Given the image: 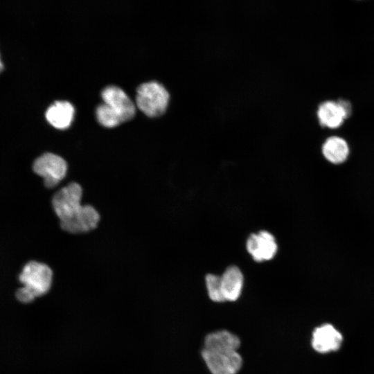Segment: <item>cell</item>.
I'll return each instance as SVG.
<instances>
[{"mask_svg": "<svg viewBox=\"0 0 374 374\" xmlns=\"http://www.w3.org/2000/svg\"><path fill=\"white\" fill-rule=\"evenodd\" d=\"M202 357L212 374H236L242 366L237 350L203 349Z\"/></svg>", "mask_w": 374, "mask_h": 374, "instance_id": "obj_5", "label": "cell"}, {"mask_svg": "<svg viewBox=\"0 0 374 374\" xmlns=\"http://www.w3.org/2000/svg\"><path fill=\"white\" fill-rule=\"evenodd\" d=\"M220 276L224 300H237L241 294L244 282L240 269L235 265L229 266Z\"/></svg>", "mask_w": 374, "mask_h": 374, "instance_id": "obj_12", "label": "cell"}, {"mask_svg": "<svg viewBox=\"0 0 374 374\" xmlns=\"http://www.w3.org/2000/svg\"><path fill=\"white\" fill-rule=\"evenodd\" d=\"M73 105L66 100H57L48 107L46 112L47 121L57 129L69 127L74 117Z\"/></svg>", "mask_w": 374, "mask_h": 374, "instance_id": "obj_11", "label": "cell"}, {"mask_svg": "<svg viewBox=\"0 0 374 374\" xmlns=\"http://www.w3.org/2000/svg\"><path fill=\"white\" fill-rule=\"evenodd\" d=\"M350 103L345 100L325 101L321 103L317 111V116L321 126L337 128L351 114Z\"/></svg>", "mask_w": 374, "mask_h": 374, "instance_id": "obj_6", "label": "cell"}, {"mask_svg": "<svg viewBox=\"0 0 374 374\" xmlns=\"http://www.w3.org/2000/svg\"><path fill=\"white\" fill-rule=\"evenodd\" d=\"M170 98L166 87L157 81L144 82L136 89V106L150 117L163 115L168 109Z\"/></svg>", "mask_w": 374, "mask_h": 374, "instance_id": "obj_3", "label": "cell"}, {"mask_svg": "<svg viewBox=\"0 0 374 374\" xmlns=\"http://www.w3.org/2000/svg\"><path fill=\"white\" fill-rule=\"evenodd\" d=\"M98 121L104 127H114L123 123L121 118L104 103L96 109Z\"/></svg>", "mask_w": 374, "mask_h": 374, "instance_id": "obj_14", "label": "cell"}, {"mask_svg": "<svg viewBox=\"0 0 374 374\" xmlns=\"http://www.w3.org/2000/svg\"><path fill=\"white\" fill-rule=\"evenodd\" d=\"M19 280L24 286L16 291V299L22 303H29L50 290L53 271L44 263L30 261L23 267Z\"/></svg>", "mask_w": 374, "mask_h": 374, "instance_id": "obj_2", "label": "cell"}, {"mask_svg": "<svg viewBox=\"0 0 374 374\" xmlns=\"http://www.w3.org/2000/svg\"><path fill=\"white\" fill-rule=\"evenodd\" d=\"M103 103L106 104L125 122L135 114V105L127 94L120 87L110 85L101 93Z\"/></svg>", "mask_w": 374, "mask_h": 374, "instance_id": "obj_8", "label": "cell"}, {"mask_svg": "<svg viewBox=\"0 0 374 374\" xmlns=\"http://www.w3.org/2000/svg\"><path fill=\"white\" fill-rule=\"evenodd\" d=\"M246 247L248 253L258 262L271 260L278 250L274 236L264 230L251 234L247 240Z\"/></svg>", "mask_w": 374, "mask_h": 374, "instance_id": "obj_9", "label": "cell"}, {"mask_svg": "<svg viewBox=\"0 0 374 374\" xmlns=\"http://www.w3.org/2000/svg\"><path fill=\"white\" fill-rule=\"evenodd\" d=\"M239 338L226 330H220L208 334L204 341V349H227L237 350L240 346Z\"/></svg>", "mask_w": 374, "mask_h": 374, "instance_id": "obj_13", "label": "cell"}, {"mask_svg": "<svg viewBox=\"0 0 374 374\" xmlns=\"http://www.w3.org/2000/svg\"><path fill=\"white\" fill-rule=\"evenodd\" d=\"M3 68V65L0 58V72L2 71Z\"/></svg>", "mask_w": 374, "mask_h": 374, "instance_id": "obj_16", "label": "cell"}, {"mask_svg": "<svg viewBox=\"0 0 374 374\" xmlns=\"http://www.w3.org/2000/svg\"><path fill=\"white\" fill-rule=\"evenodd\" d=\"M206 285L210 299L215 302L225 301L221 284V276L209 274L206 276Z\"/></svg>", "mask_w": 374, "mask_h": 374, "instance_id": "obj_15", "label": "cell"}, {"mask_svg": "<svg viewBox=\"0 0 374 374\" xmlns=\"http://www.w3.org/2000/svg\"><path fill=\"white\" fill-rule=\"evenodd\" d=\"M341 332L331 323H323L312 332V348L320 354H328L339 350L343 344Z\"/></svg>", "mask_w": 374, "mask_h": 374, "instance_id": "obj_7", "label": "cell"}, {"mask_svg": "<svg viewBox=\"0 0 374 374\" xmlns=\"http://www.w3.org/2000/svg\"><path fill=\"white\" fill-rule=\"evenodd\" d=\"M67 168L62 157L51 152L37 158L33 165V171L43 177L44 184L48 188L55 187L65 177Z\"/></svg>", "mask_w": 374, "mask_h": 374, "instance_id": "obj_4", "label": "cell"}, {"mask_svg": "<svg viewBox=\"0 0 374 374\" xmlns=\"http://www.w3.org/2000/svg\"><path fill=\"white\" fill-rule=\"evenodd\" d=\"M321 153L328 163L333 166H340L347 161L350 148L344 139L333 136L326 139L322 144Z\"/></svg>", "mask_w": 374, "mask_h": 374, "instance_id": "obj_10", "label": "cell"}, {"mask_svg": "<svg viewBox=\"0 0 374 374\" xmlns=\"http://www.w3.org/2000/svg\"><path fill=\"white\" fill-rule=\"evenodd\" d=\"M82 188L71 182L59 190L53 197V210L60 222V227L71 233L91 231L100 220L98 212L91 205H82Z\"/></svg>", "mask_w": 374, "mask_h": 374, "instance_id": "obj_1", "label": "cell"}]
</instances>
